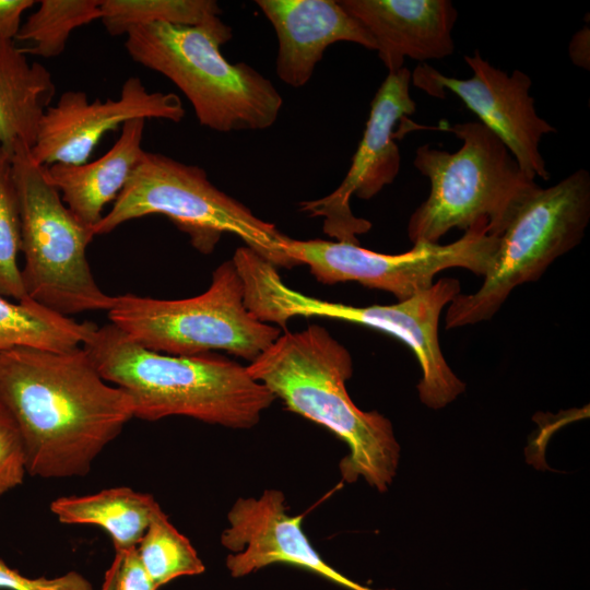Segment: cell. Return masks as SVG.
<instances>
[{
  "label": "cell",
  "mask_w": 590,
  "mask_h": 590,
  "mask_svg": "<svg viewBox=\"0 0 590 590\" xmlns=\"http://www.w3.org/2000/svg\"><path fill=\"white\" fill-rule=\"evenodd\" d=\"M115 590H157L140 563L135 547L123 552Z\"/></svg>",
  "instance_id": "cell-28"
},
{
  "label": "cell",
  "mask_w": 590,
  "mask_h": 590,
  "mask_svg": "<svg viewBox=\"0 0 590 590\" xmlns=\"http://www.w3.org/2000/svg\"><path fill=\"white\" fill-rule=\"evenodd\" d=\"M569 56L573 62L589 69V28L583 27L577 32L569 44Z\"/></svg>",
  "instance_id": "cell-30"
},
{
  "label": "cell",
  "mask_w": 590,
  "mask_h": 590,
  "mask_svg": "<svg viewBox=\"0 0 590 590\" xmlns=\"http://www.w3.org/2000/svg\"><path fill=\"white\" fill-rule=\"evenodd\" d=\"M140 563L158 589L173 579L200 575L205 566L190 541L158 509L135 547Z\"/></svg>",
  "instance_id": "cell-23"
},
{
  "label": "cell",
  "mask_w": 590,
  "mask_h": 590,
  "mask_svg": "<svg viewBox=\"0 0 590 590\" xmlns=\"http://www.w3.org/2000/svg\"><path fill=\"white\" fill-rule=\"evenodd\" d=\"M83 347L99 375L130 397L140 420L187 416L245 429L257 425L275 400L247 366L227 356L154 352L111 322L96 327Z\"/></svg>",
  "instance_id": "cell-3"
},
{
  "label": "cell",
  "mask_w": 590,
  "mask_h": 590,
  "mask_svg": "<svg viewBox=\"0 0 590 590\" xmlns=\"http://www.w3.org/2000/svg\"><path fill=\"white\" fill-rule=\"evenodd\" d=\"M185 109L175 93L150 92L137 76L127 79L117 99L88 102L83 91H67L40 121L33 160L44 166L80 165L88 161L101 139L131 119L179 122Z\"/></svg>",
  "instance_id": "cell-14"
},
{
  "label": "cell",
  "mask_w": 590,
  "mask_h": 590,
  "mask_svg": "<svg viewBox=\"0 0 590 590\" xmlns=\"http://www.w3.org/2000/svg\"><path fill=\"white\" fill-rule=\"evenodd\" d=\"M247 309L260 321L286 330L293 317H324L363 324L404 342L421 366L420 400L438 410L465 389L444 358L438 324L444 307L460 294L456 279L442 278L430 287L393 305L357 307L331 303L288 287L279 269L256 253L243 257L237 266Z\"/></svg>",
  "instance_id": "cell-5"
},
{
  "label": "cell",
  "mask_w": 590,
  "mask_h": 590,
  "mask_svg": "<svg viewBox=\"0 0 590 590\" xmlns=\"http://www.w3.org/2000/svg\"><path fill=\"white\" fill-rule=\"evenodd\" d=\"M27 473L22 434L0 403V496L23 483Z\"/></svg>",
  "instance_id": "cell-26"
},
{
  "label": "cell",
  "mask_w": 590,
  "mask_h": 590,
  "mask_svg": "<svg viewBox=\"0 0 590 590\" xmlns=\"http://www.w3.org/2000/svg\"><path fill=\"white\" fill-rule=\"evenodd\" d=\"M122 555L123 552H116L114 560L105 573L102 590H115Z\"/></svg>",
  "instance_id": "cell-31"
},
{
  "label": "cell",
  "mask_w": 590,
  "mask_h": 590,
  "mask_svg": "<svg viewBox=\"0 0 590 590\" xmlns=\"http://www.w3.org/2000/svg\"><path fill=\"white\" fill-rule=\"evenodd\" d=\"M447 130L462 141L458 151L423 144L415 152L414 166L429 179L430 191L408 223L413 245L438 243L451 228L465 232L482 220L491 234L500 236L539 187L481 122L456 123Z\"/></svg>",
  "instance_id": "cell-6"
},
{
  "label": "cell",
  "mask_w": 590,
  "mask_h": 590,
  "mask_svg": "<svg viewBox=\"0 0 590 590\" xmlns=\"http://www.w3.org/2000/svg\"><path fill=\"white\" fill-rule=\"evenodd\" d=\"M96 327L57 314L32 299L12 303L0 295V355L19 346L50 351L83 346Z\"/></svg>",
  "instance_id": "cell-21"
},
{
  "label": "cell",
  "mask_w": 590,
  "mask_h": 590,
  "mask_svg": "<svg viewBox=\"0 0 590 590\" xmlns=\"http://www.w3.org/2000/svg\"><path fill=\"white\" fill-rule=\"evenodd\" d=\"M131 59L169 79L191 103L199 123L220 132L262 130L278 119L283 98L272 82L221 46L232 28L220 15L199 25L151 23L131 28Z\"/></svg>",
  "instance_id": "cell-4"
},
{
  "label": "cell",
  "mask_w": 590,
  "mask_h": 590,
  "mask_svg": "<svg viewBox=\"0 0 590 590\" xmlns=\"http://www.w3.org/2000/svg\"><path fill=\"white\" fill-rule=\"evenodd\" d=\"M464 61L473 73L470 79L447 76L421 64L411 73V82L437 98H445L447 91L457 95L505 144L528 177L547 180L550 173L539 145L544 134L556 129L536 114L534 98L529 95L530 76L520 70L507 74L477 50L465 55Z\"/></svg>",
  "instance_id": "cell-12"
},
{
  "label": "cell",
  "mask_w": 590,
  "mask_h": 590,
  "mask_svg": "<svg viewBox=\"0 0 590 590\" xmlns=\"http://www.w3.org/2000/svg\"><path fill=\"white\" fill-rule=\"evenodd\" d=\"M144 126L142 118L125 122L113 148L93 162L45 166L48 181L84 225L93 228L104 216L106 204L115 201L123 189L145 152Z\"/></svg>",
  "instance_id": "cell-18"
},
{
  "label": "cell",
  "mask_w": 590,
  "mask_h": 590,
  "mask_svg": "<svg viewBox=\"0 0 590 590\" xmlns=\"http://www.w3.org/2000/svg\"><path fill=\"white\" fill-rule=\"evenodd\" d=\"M55 93L43 64L30 62L13 40H0V148L10 156L19 143L35 144Z\"/></svg>",
  "instance_id": "cell-19"
},
{
  "label": "cell",
  "mask_w": 590,
  "mask_h": 590,
  "mask_svg": "<svg viewBox=\"0 0 590 590\" xmlns=\"http://www.w3.org/2000/svg\"><path fill=\"white\" fill-rule=\"evenodd\" d=\"M154 214L168 217L201 253L213 252L223 234H233L278 269L297 266L286 252L290 237L275 225L215 187L203 168L160 153L144 152L111 210L92 231L95 236L109 234Z\"/></svg>",
  "instance_id": "cell-7"
},
{
  "label": "cell",
  "mask_w": 590,
  "mask_h": 590,
  "mask_svg": "<svg viewBox=\"0 0 590 590\" xmlns=\"http://www.w3.org/2000/svg\"><path fill=\"white\" fill-rule=\"evenodd\" d=\"M285 500L281 491L268 488L258 497H240L233 504L221 534V544L231 552L225 560L231 576L240 578L269 565L288 564L349 590H375L327 564L303 530L304 516H291Z\"/></svg>",
  "instance_id": "cell-15"
},
{
  "label": "cell",
  "mask_w": 590,
  "mask_h": 590,
  "mask_svg": "<svg viewBox=\"0 0 590 590\" xmlns=\"http://www.w3.org/2000/svg\"><path fill=\"white\" fill-rule=\"evenodd\" d=\"M213 0H102L101 21L111 36L151 23L199 25L221 14Z\"/></svg>",
  "instance_id": "cell-24"
},
{
  "label": "cell",
  "mask_w": 590,
  "mask_h": 590,
  "mask_svg": "<svg viewBox=\"0 0 590 590\" xmlns=\"http://www.w3.org/2000/svg\"><path fill=\"white\" fill-rule=\"evenodd\" d=\"M0 589L8 590H93L92 583L76 571L55 578H28L0 558Z\"/></svg>",
  "instance_id": "cell-27"
},
{
  "label": "cell",
  "mask_w": 590,
  "mask_h": 590,
  "mask_svg": "<svg viewBox=\"0 0 590 590\" xmlns=\"http://www.w3.org/2000/svg\"><path fill=\"white\" fill-rule=\"evenodd\" d=\"M107 314L138 344L169 355L222 351L250 363L282 334L247 309L232 259L213 271L209 288L200 295L157 299L127 293L114 296Z\"/></svg>",
  "instance_id": "cell-9"
},
{
  "label": "cell",
  "mask_w": 590,
  "mask_h": 590,
  "mask_svg": "<svg viewBox=\"0 0 590 590\" xmlns=\"http://www.w3.org/2000/svg\"><path fill=\"white\" fill-rule=\"evenodd\" d=\"M21 216V270L27 296L62 316L108 311L114 296L106 294L91 271L86 247L94 238L48 181L45 166L31 148L19 143L11 156Z\"/></svg>",
  "instance_id": "cell-8"
},
{
  "label": "cell",
  "mask_w": 590,
  "mask_h": 590,
  "mask_svg": "<svg viewBox=\"0 0 590 590\" xmlns=\"http://www.w3.org/2000/svg\"><path fill=\"white\" fill-rule=\"evenodd\" d=\"M35 3L34 0H0V40L16 39L22 14Z\"/></svg>",
  "instance_id": "cell-29"
},
{
  "label": "cell",
  "mask_w": 590,
  "mask_h": 590,
  "mask_svg": "<svg viewBox=\"0 0 590 590\" xmlns=\"http://www.w3.org/2000/svg\"><path fill=\"white\" fill-rule=\"evenodd\" d=\"M59 522L102 528L115 552L137 547L161 506L155 498L127 486L111 487L83 496H61L49 505Z\"/></svg>",
  "instance_id": "cell-20"
},
{
  "label": "cell",
  "mask_w": 590,
  "mask_h": 590,
  "mask_svg": "<svg viewBox=\"0 0 590 590\" xmlns=\"http://www.w3.org/2000/svg\"><path fill=\"white\" fill-rule=\"evenodd\" d=\"M590 220V175L580 168L559 182L540 186L499 236L494 266L473 294L449 304L446 328L489 320L517 286L536 281L551 263L582 239Z\"/></svg>",
  "instance_id": "cell-10"
},
{
  "label": "cell",
  "mask_w": 590,
  "mask_h": 590,
  "mask_svg": "<svg viewBox=\"0 0 590 590\" xmlns=\"http://www.w3.org/2000/svg\"><path fill=\"white\" fill-rule=\"evenodd\" d=\"M21 251V216L12 176L11 156L0 148V295L16 302L31 299L23 286L17 253Z\"/></svg>",
  "instance_id": "cell-25"
},
{
  "label": "cell",
  "mask_w": 590,
  "mask_h": 590,
  "mask_svg": "<svg viewBox=\"0 0 590 590\" xmlns=\"http://www.w3.org/2000/svg\"><path fill=\"white\" fill-rule=\"evenodd\" d=\"M278 38L275 72L293 87L311 79L326 49L338 42L376 50L366 27L334 0H257Z\"/></svg>",
  "instance_id": "cell-16"
},
{
  "label": "cell",
  "mask_w": 590,
  "mask_h": 590,
  "mask_svg": "<svg viewBox=\"0 0 590 590\" xmlns=\"http://www.w3.org/2000/svg\"><path fill=\"white\" fill-rule=\"evenodd\" d=\"M376 44L389 72L403 68L404 59H442L455 50L452 30L458 12L449 0H341Z\"/></svg>",
  "instance_id": "cell-17"
},
{
  "label": "cell",
  "mask_w": 590,
  "mask_h": 590,
  "mask_svg": "<svg viewBox=\"0 0 590 590\" xmlns=\"http://www.w3.org/2000/svg\"><path fill=\"white\" fill-rule=\"evenodd\" d=\"M410 85L411 72L405 67L388 73L371 101L362 140L340 186L326 197L299 204L309 216L323 217V232L337 241L359 245L357 235L371 227L369 221L353 214L352 196L369 200L399 174L401 155L394 127L415 113Z\"/></svg>",
  "instance_id": "cell-13"
},
{
  "label": "cell",
  "mask_w": 590,
  "mask_h": 590,
  "mask_svg": "<svg viewBox=\"0 0 590 590\" xmlns=\"http://www.w3.org/2000/svg\"><path fill=\"white\" fill-rule=\"evenodd\" d=\"M0 403L22 434L27 473L43 479L86 475L133 417L130 397L99 375L83 346L1 354Z\"/></svg>",
  "instance_id": "cell-1"
},
{
  "label": "cell",
  "mask_w": 590,
  "mask_h": 590,
  "mask_svg": "<svg viewBox=\"0 0 590 590\" xmlns=\"http://www.w3.org/2000/svg\"><path fill=\"white\" fill-rule=\"evenodd\" d=\"M101 4L102 0H40L16 36L31 44L21 50L43 58L60 56L72 31L101 20Z\"/></svg>",
  "instance_id": "cell-22"
},
{
  "label": "cell",
  "mask_w": 590,
  "mask_h": 590,
  "mask_svg": "<svg viewBox=\"0 0 590 590\" xmlns=\"http://www.w3.org/2000/svg\"><path fill=\"white\" fill-rule=\"evenodd\" d=\"M247 369L288 411L346 444L349 453L339 464L344 481L362 476L379 492L387 491L400 456L392 424L377 411L354 404L345 387L353 373L351 354L326 328L285 331Z\"/></svg>",
  "instance_id": "cell-2"
},
{
  "label": "cell",
  "mask_w": 590,
  "mask_h": 590,
  "mask_svg": "<svg viewBox=\"0 0 590 590\" xmlns=\"http://www.w3.org/2000/svg\"><path fill=\"white\" fill-rule=\"evenodd\" d=\"M498 240L487 221L482 220L451 244H414L399 255L379 253L351 243L292 238L286 252L297 266H308L320 283L354 281L403 300L430 287L435 275L446 269L462 268L484 278L494 266Z\"/></svg>",
  "instance_id": "cell-11"
}]
</instances>
